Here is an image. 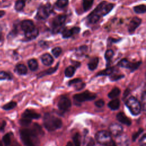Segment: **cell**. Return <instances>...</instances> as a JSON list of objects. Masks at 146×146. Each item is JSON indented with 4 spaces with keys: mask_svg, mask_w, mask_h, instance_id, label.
Segmentation results:
<instances>
[{
    "mask_svg": "<svg viewBox=\"0 0 146 146\" xmlns=\"http://www.w3.org/2000/svg\"><path fill=\"white\" fill-rule=\"evenodd\" d=\"M51 11L52 7L50 3H47L45 5H42L38 8L36 18L38 19L44 20L49 17Z\"/></svg>",
    "mask_w": 146,
    "mask_h": 146,
    "instance_id": "6",
    "label": "cell"
},
{
    "mask_svg": "<svg viewBox=\"0 0 146 146\" xmlns=\"http://www.w3.org/2000/svg\"><path fill=\"white\" fill-rule=\"evenodd\" d=\"M94 0H83L82 5L83 9L84 11L89 10L92 7Z\"/></svg>",
    "mask_w": 146,
    "mask_h": 146,
    "instance_id": "27",
    "label": "cell"
},
{
    "mask_svg": "<svg viewBox=\"0 0 146 146\" xmlns=\"http://www.w3.org/2000/svg\"><path fill=\"white\" fill-rule=\"evenodd\" d=\"M72 140L74 141V146H80V136L78 133L74 135Z\"/></svg>",
    "mask_w": 146,
    "mask_h": 146,
    "instance_id": "34",
    "label": "cell"
},
{
    "mask_svg": "<svg viewBox=\"0 0 146 146\" xmlns=\"http://www.w3.org/2000/svg\"><path fill=\"white\" fill-rule=\"evenodd\" d=\"M129 92H130V90L129 89L127 88L125 90L124 92V94H123V99H125V98H127L128 96V95L129 94Z\"/></svg>",
    "mask_w": 146,
    "mask_h": 146,
    "instance_id": "46",
    "label": "cell"
},
{
    "mask_svg": "<svg viewBox=\"0 0 146 146\" xmlns=\"http://www.w3.org/2000/svg\"><path fill=\"white\" fill-rule=\"evenodd\" d=\"M113 55H114V52L111 49H108L106 51L105 54H104V58L107 62L106 66L107 65V64L108 63H110L111 62Z\"/></svg>",
    "mask_w": 146,
    "mask_h": 146,
    "instance_id": "29",
    "label": "cell"
},
{
    "mask_svg": "<svg viewBox=\"0 0 146 146\" xmlns=\"http://www.w3.org/2000/svg\"><path fill=\"white\" fill-rule=\"evenodd\" d=\"M119 136V138L117 139V144L120 145H127L128 141V139L127 136Z\"/></svg>",
    "mask_w": 146,
    "mask_h": 146,
    "instance_id": "33",
    "label": "cell"
},
{
    "mask_svg": "<svg viewBox=\"0 0 146 146\" xmlns=\"http://www.w3.org/2000/svg\"><path fill=\"white\" fill-rule=\"evenodd\" d=\"M98 63H99V58L98 57L92 58L87 64L88 69L91 71L95 70L97 68Z\"/></svg>",
    "mask_w": 146,
    "mask_h": 146,
    "instance_id": "20",
    "label": "cell"
},
{
    "mask_svg": "<svg viewBox=\"0 0 146 146\" xmlns=\"http://www.w3.org/2000/svg\"><path fill=\"white\" fill-rule=\"evenodd\" d=\"M82 82V80L80 78H75V79H74L72 80H71L70 81H69L68 83V86H72V85H74L76 83H78L79 82Z\"/></svg>",
    "mask_w": 146,
    "mask_h": 146,
    "instance_id": "41",
    "label": "cell"
},
{
    "mask_svg": "<svg viewBox=\"0 0 146 146\" xmlns=\"http://www.w3.org/2000/svg\"><path fill=\"white\" fill-rule=\"evenodd\" d=\"M96 95L94 93H91L88 91H86L82 93L75 94L73 98L78 102H83L88 100H92L96 98Z\"/></svg>",
    "mask_w": 146,
    "mask_h": 146,
    "instance_id": "10",
    "label": "cell"
},
{
    "mask_svg": "<svg viewBox=\"0 0 146 146\" xmlns=\"http://www.w3.org/2000/svg\"><path fill=\"white\" fill-rule=\"evenodd\" d=\"M14 71L19 75H25L27 74V68L24 64L18 63L16 64Z\"/></svg>",
    "mask_w": 146,
    "mask_h": 146,
    "instance_id": "17",
    "label": "cell"
},
{
    "mask_svg": "<svg viewBox=\"0 0 146 146\" xmlns=\"http://www.w3.org/2000/svg\"><path fill=\"white\" fill-rule=\"evenodd\" d=\"M29 68L31 71H35L38 68V63L35 59H30L27 62Z\"/></svg>",
    "mask_w": 146,
    "mask_h": 146,
    "instance_id": "22",
    "label": "cell"
},
{
    "mask_svg": "<svg viewBox=\"0 0 146 146\" xmlns=\"http://www.w3.org/2000/svg\"><path fill=\"white\" fill-rule=\"evenodd\" d=\"M120 90L118 87H114L108 94V96L109 98L113 99L117 96H119L120 94Z\"/></svg>",
    "mask_w": 146,
    "mask_h": 146,
    "instance_id": "28",
    "label": "cell"
},
{
    "mask_svg": "<svg viewBox=\"0 0 146 146\" xmlns=\"http://www.w3.org/2000/svg\"><path fill=\"white\" fill-rule=\"evenodd\" d=\"M95 139L99 143L103 145H107L112 141L110 133L104 130L98 132L95 135Z\"/></svg>",
    "mask_w": 146,
    "mask_h": 146,
    "instance_id": "9",
    "label": "cell"
},
{
    "mask_svg": "<svg viewBox=\"0 0 146 146\" xmlns=\"http://www.w3.org/2000/svg\"><path fill=\"white\" fill-rule=\"evenodd\" d=\"M141 19H140L139 17H135L132 18L128 26V32L129 33H133L135 31V30L140 26V25L141 23Z\"/></svg>",
    "mask_w": 146,
    "mask_h": 146,
    "instance_id": "13",
    "label": "cell"
},
{
    "mask_svg": "<svg viewBox=\"0 0 146 146\" xmlns=\"http://www.w3.org/2000/svg\"><path fill=\"white\" fill-rule=\"evenodd\" d=\"M108 106L112 110H116L120 107V100L118 99H115L108 103Z\"/></svg>",
    "mask_w": 146,
    "mask_h": 146,
    "instance_id": "25",
    "label": "cell"
},
{
    "mask_svg": "<svg viewBox=\"0 0 146 146\" xmlns=\"http://www.w3.org/2000/svg\"><path fill=\"white\" fill-rule=\"evenodd\" d=\"M13 76L10 72L5 71H0V80H11Z\"/></svg>",
    "mask_w": 146,
    "mask_h": 146,
    "instance_id": "23",
    "label": "cell"
},
{
    "mask_svg": "<svg viewBox=\"0 0 146 146\" xmlns=\"http://www.w3.org/2000/svg\"><path fill=\"white\" fill-rule=\"evenodd\" d=\"M26 0H17L14 5V9L19 12L21 11L25 7Z\"/></svg>",
    "mask_w": 146,
    "mask_h": 146,
    "instance_id": "24",
    "label": "cell"
},
{
    "mask_svg": "<svg viewBox=\"0 0 146 146\" xmlns=\"http://www.w3.org/2000/svg\"><path fill=\"white\" fill-rule=\"evenodd\" d=\"M143 132V128H140L137 132H136L135 133H134L133 135H132V140L133 141H135V140L137 139V138L139 137V136Z\"/></svg>",
    "mask_w": 146,
    "mask_h": 146,
    "instance_id": "38",
    "label": "cell"
},
{
    "mask_svg": "<svg viewBox=\"0 0 146 146\" xmlns=\"http://www.w3.org/2000/svg\"><path fill=\"white\" fill-rule=\"evenodd\" d=\"M68 5V0H57L55 5L59 9H63Z\"/></svg>",
    "mask_w": 146,
    "mask_h": 146,
    "instance_id": "32",
    "label": "cell"
},
{
    "mask_svg": "<svg viewBox=\"0 0 146 146\" xmlns=\"http://www.w3.org/2000/svg\"><path fill=\"white\" fill-rule=\"evenodd\" d=\"M40 116V114L32 111L30 110H26L25 112L22 113V117L26 118L29 119H37L39 118Z\"/></svg>",
    "mask_w": 146,
    "mask_h": 146,
    "instance_id": "15",
    "label": "cell"
},
{
    "mask_svg": "<svg viewBox=\"0 0 146 146\" xmlns=\"http://www.w3.org/2000/svg\"><path fill=\"white\" fill-rule=\"evenodd\" d=\"M5 126H6V122H5V121H3V123H2V124L1 127V128H0L1 131H3V129H4L5 127Z\"/></svg>",
    "mask_w": 146,
    "mask_h": 146,
    "instance_id": "51",
    "label": "cell"
},
{
    "mask_svg": "<svg viewBox=\"0 0 146 146\" xmlns=\"http://www.w3.org/2000/svg\"><path fill=\"white\" fill-rule=\"evenodd\" d=\"M62 48L59 47H54L51 50V52L52 54H53V55L56 58H57L62 53Z\"/></svg>",
    "mask_w": 146,
    "mask_h": 146,
    "instance_id": "35",
    "label": "cell"
},
{
    "mask_svg": "<svg viewBox=\"0 0 146 146\" xmlns=\"http://www.w3.org/2000/svg\"><path fill=\"white\" fill-rule=\"evenodd\" d=\"M66 19L65 15H59L55 17L51 23L52 33H58L60 31Z\"/></svg>",
    "mask_w": 146,
    "mask_h": 146,
    "instance_id": "7",
    "label": "cell"
},
{
    "mask_svg": "<svg viewBox=\"0 0 146 146\" xmlns=\"http://www.w3.org/2000/svg\"><path fill=\"white\" fill-rule=\"evenodd\" d=\"M2 36H3V32H2V27L1 26H0V42L2 39Z\"/></svg>",
    "mask_w": 146,
    "mask_h": 146,
    "instance_id": "50",
    "label": "cell"
},
{
    "mask_svg": "<svg viewBox=\"0 0 146 146\" xmlns=\"http://www.w3.org/2000/svg\"><path fill=\"white\" fill-rule=\"evenodd\" d=\"M0 146H3V144H2V142L1 141H0Z\"/></svg>",
    "mask_w": 146,
    "mask_h": 146,
    "instance_id": "54",
    "label": "cell"
},
{
    "mask_svg": "<svg viewBox=\"0 0 146 146\" xmlns=\"http://www.w3.org/2000/svg\"><path fill=\"white\" fill-rule=\"evenodd\" d=\"M113 6L114 5L113 3H108L106 1H102L91 12V13L101 18L102 17L105 16L110 13V11L113 9Z\"/></svg>",
    "mask_w": 146,
    "mask_h": 146,
    "instance_id": "4",
    "label": "cell"
},
{
    "mask_svg": "<svg viewBox=\"0 0 146 146\" xmlns=\"http://www.w3.org/2000/svg\"><path fill=\"white\" fill-rule=\"evenodd\" d=\"M87 50V46L86 45H83V46H80L78 49L77 50V51H78L79 52H80V54L83 55L84 54Z\"/></svg>",
    "mask_w": 146,
    "mask_h": 146,
    "instance_id": "40",
    "label": "cell"
},
{
    "mask_svg": "<svg viewBox=\"0 0 146 146\" xmlns=\"http://www.w3.org/2000/svg\"><path fill=\"white\" fill-rule=\"evenodd\" d=\"M21 139L26 146H35L37 135L32 130L23 129L20 131Z\"/></svg>",
    "mask_w": 146,
    "mask_h": 146,
    "instance_id": "3",
    "label": "cell"
},
{
    "mask_svg": "<svg viewBox=\"0 0 146 146\" xmlns=\"http://www.w3.org/2000/svg\"><path fill=\"white\" fill-rule=\"evenodd\" d=\"M125 104L133 115H137L140 113L141 110V106L140 103L136 98L133 96L129 97L126 100Z\"/></svg>",
    "mask_w": 146,
    "mask_h": 146,
    "instance_id": "5",
    "label": "cell"
},
{
    "mask_svg": "<svg viewBox=\"0 0 146 146\" xmlns=\"http://www.w3.org/2000/svg\"><path fill=\"white\" fill-rule=\"evenodd\" d=\"M108 40L110 41V43H116V42L120 41V39H115V38L113 39V38H109Z\"/></svg>",
    "mask_w": 146,
    "mask_h": 146,
    "instance_id": "47",
    "label": "cell"
},
{
    "mask_svg": "<svg viewBox=\"0 0 146 146\" xmlns=\"http://www.w3.org/2000/svg\"><path fill=\"white\" fill-rule=\"evenodd\" d=\"M66 146H74V145H73V144H72L71 142L68 141V142L67 143V144Z\"/></svg>",
    "mask_w": 146,
    "mask_h": 146,
    "instance_id": "53",
    "label": "cell"
},
{
    "mask_svg": "<svg viewBox=\"0 0 146 146\" xmlns=\"http://www.w3.org/2000/svg\"><path fill=\"white\" fill-rule=\"evenodd\" d=\"M124 77V75H111L110 79L111 81H116Z\"/></svg>",
    "mask_w": 146,
    "mask_h": 146,
    "instance_id": "39",
    "label": "cell"
},
{
    "mask_svg": "<svg viewBox=\"0 0 146 146\" xmlns=\"http://www.w3.org/2000/svg\"><path fill=\"white\" fill-rule=\"evenodd\" d=\"M107 146H117V145L114 141H111V142H110L108 144H107Z\"/></svg>",
    "mask_w": 146,
    "mask_h": 146,
    "instance_id": "49",
    "label": "cell"
},
{
    "mask_svg": "<svg viewBox=\"0 0 146 146\" xmlns=\"http://www.w3.org/2000/svg\"><path fill=\"white\" fill-rule=\"evenodd\" d=\"M134 11L137 14L144 13L146 11V6L145 5H139L133 7Z\"/></svg>",
    "mask_w": 146,
    "mask_h": 146,
    "instance_id": "30",
    "label": "cell"
},
{
    "mask_svg": "<svg viewBox=\"0 0 146 146\" xmlns=\"http://www.w3.org/2000/svg\"><path fill=\"white\" fill-rule=\"evenodd\" d=\"M110 133L115 137H118L121 135L123 128L121 125L117 123H112L109 127Z\"/></svg>",
    "mask_w": 146,
    "mask_h": 146,
    "instance_id": "11",
    "label": "cell"
},
{
    "mask_svg": "<svg viewBox=\"0 0 146 146\" xmlns=\"http://www.w3.org/2000/svg\"><path fill=\"white\" fill-rule=\"evenodd\" d=\"M72 63H74V64H75V65L74 66V67H75V68L79 67H80V63H79V62H78L74 61V62H72Z\"/></svg>",
    "mask_w": 146,
    "mask_h": 146,
    "instance_id": "48",
    "label": "cell"
},
{
    "mask_svg": "<svg viewBox=\"0 0 146 146\" xmlns=\"http://www.w3.org/2000/svg\"><path fill=\"white\" fill-rule=\"evenodd\" d=\"M6 14V12L4 10H0V18H2Z\"/></svg>",
    "mask_w": 146,
    "mask_h": 146,
    "instance_id": "52",
    "label": "cell"
},
{
    "mask_svg": "<svg viewBox=\"0 0 146 146\" xmlns=\"http://www.w3.org/2000/svg\"><path fill=\"white\" fill-rule=\"evenodd\" d=\"M116 118L119 122L124 124H125L127 125H130L131 124V120L128 117H127L123 112L118 113L116 115Z\"/></svg>",
    "mask_w": 146,
    "mask_h": 146,
    "instance_id": "18",
    "label": "cell"
},
{
    "mask_svg": "<svg viewBox=\"0 0 146 146\" xmlns=\"http://www.w3.org/2000/svg\"><path fill=\"white\" fill-rule=\"evenodd\" d=\"M95 104L96 107L100 108L104 106V101L103 99H99L95 102Z\"/></svg>",
    "mask_w": 146,
    "mask_h": 146,
    "instance_id": "42",
    "label": "cell"
},
{
    "mask_svg": "<svg viewBox=\"0 0 146 146\" xmlns=\"http://www.w3.org/2000/svg\"><path fill=\"white\" fill-rule=\"evenodd\" d=\"M145 135H144L143 137L140 139L139 143L141 146H146V140H145Z\"/></svg>",
    "mask_w": 146,
    "mask_h": 146,
    "instance_id": "43",
    "label": "cell"
},
{
    "mask_svg": "<svg viewBox=\"0 0 146 146\" xmlns=\"http://www.w3.org/2000/svg\"><path fill=\"white\" fill-rule=\"evenodd\" d=\"M43 125L48 131H54L62 127V121L60 119L46 113L43 117Z\"/></svg>",
    "mask_w": 146,
    "mask_h": 146,
    "instance_id": "2",
    "label": "cell"
},
{
    "mask_svg": "<svg viewBox=\"0 0 146 146\" xmlns=\"http://www.w3.org/2000/svg\"><path fill=\"white\" fill-rule=\"evenodd\" d=\"M2 141L5 143L6 145H9L11 143V138H10V133H7L5 134L2 138Z\"/></svg>",
    "mask_w": 146,
    "mask_h": 146,
    "instance_id": "36",
    "label": "cell"
},
{
    "mask_svg": "<svg viewBox=\"0 0 146 146\" xmlns=\"http://www.w3.org/2000/svg\"><path fill=\"white\" fill-rule=\"evenodd\" d=\"M59 63L58 62L55 67L49 68H48L47 70H44V71L39 73V74L38 75V78H41V77H42V76H45L46 75H51V74L54 73V72L58 70V66H59Z\"/></svg>",
    "mask_w": 146,
    "mask_h": 146,
    "instance_id": "19",
    "label": "cell"
},
{
    "mask_svg": "<svg viewBox=\"0 0 146 146\" xmlns=\"http://www.w3.org/2000/svg\"><path fill=\"white\" fill-rule=\"evenodd\" d=\"M76 68L73 66H70L67 67L64 70V75L67 78H71L73 76L75 72Z\"/></svg>",
    "mask_w": 146,
    "mask_h": 146,
    "instance_id": "26",
    "label": "cell"
},
{
    "mask_svg": "<svg viewBox=\"0 0 146 146\" xmlns=\"http://www.w3.org/2000/svg\"><path fill=\"white\" fill-rule=\"evenodd\" d=\"M16 106H17V103L14 101H11L9 103L5 104V105H3L2 108L4 110L9 111V110H11L14 108Z\"/></svg>",
    "mask_w": 146,
    "mask_h": 146,
    "instance_id": "31",
    "label": "cell"
},
{
    "mask_svg": "<svg viewBox=\"0 0 146 146\" xmlns=\"http://www.w3.org/2000/svg\"><path fill=\"white\" fill-rule=\"evenodd\" d=\"M141 100H142V102H143V110H145V92H143V95L141 96Z\"/></svg>",
    "mask_w": 146,
    "mask_h": 146,
    "instance_id": "45",
    "label": "cell"
},
{
    "mask_svg": "<svg viewBox=\"0 0 146 146\" xmlns=\"http://www.w3.org/2000/svg\"><path fill=\"white\" fill-rule=\"evenodd\" d=\"M71 106V100L65 96H63L60 98L58 103V107L59 109L63 111H67L68 109L70 108Z\"/></svg>",
    "mask_w": 146,
    "mask_h": 146,
    "instance_id": "12",
    "label": "cell"
},
{
    "mask_svg": "<svg viewBox=\"0 0 146 146\" xmlns=\"http://www.w3.org/2000/svg\"><path fill=\"white\" fill-rule=\"evenodd\" d=\"M141 63L142 62L141 60L137 62H130L128 60L124 58L120 60L117 65L119 67L128 68L131 70V72H133L139 67Z\"/></svg>",
    "mask_w": 146,
    "mask_h": 146,
    "instance_id": "8",
    "label": "cell"
},
{
    "mask_svg": "<svg viewBox=\"0 0 146 146\" xmlns=\"http://www.w3.org/2000/svg\"><path fill=\"white\" fill-rule=\"evenodd\" d=\"M80 31V29L79 27H74L73 28L71 29H64L62 30V37L64 39L70 38L73 35L78 34Z\"/></svg>",
    "mask_w": 146,
    "mask_h": 146,
    "instance_id": "14",
    "label": "cell"
},
{
    "mask_svg": "<svg viewBox=\"0 0 146 146\" xmlns=\"http://www.w3.org/2000/svg\"><path fill=\"white\" fill-rule=\"evenodd\" d=\"M20 27L24 33L25 38L28 40L35 39L39 35L38 29L31 20L26 19L22 21L20 23Z\"/></svg>",
    "mask_w": 146,
    "mask_h": 146,
    "instance_id": "1",
    "label": "cell"
},
{
    "mask_svg": "<svg viewBox=\"0 0 146 146\" xmlns=\"http://www.w3.org/2000/svg\"><path fill=\"white\" fill-rule=\"evenodd\" d=\"M95 145V141L92 138H90L87 140V143L84 145V146H94Z\"/></svg>",
    "mask_w": 146,
    "mask_h": 146,
    "instance_id": "44",
    "label": "cell"
},
{
    "mask_svg": "<svg viewBox=\"0 0 146 146\" xmlns=\"http://www.w3.org/2000/svg\"><path fill=\"white\" fill-rule=\"evenodd\" d=\"M40 59L42 60V63L46 66H51L54 62V59L52 57V56L48 54V53H45L43 54L40 56Z\"/></svg>",
    "mask_w": 146,
    "mask_h": 146,
    "instance_id": "16",
    "label": "cell"
},
{
    "mask_svg": "<svg viewBox=\"0 0 146 146\" xmlns=\"http://www.w3.org/2000/svg\"><path fill=\"white\" fill-rule=\"evenodd\" d=\"M115 68L113 67H108L106 69L100 71V72H98L96 75V76H110L114 72Z\"/></svg>",
    "mask_w": 146,
    "mask_h": 146,
    "instance_id": "21",
    "label": "cell"
},
{
    "mask_svg": "<svg viewBox=\"0 0 146 146\" xmlns=\"http://www.w3.org/2000/svg\"><path fill=\"white\" fill-rule=\"evenodd\" d=\"M31 120L26 119V118H23V117H22V119H21V120H19L20 124L23 126H27L29 125L31 123Z\"/></svg>",
    "mask_w": 146,
    "mask_h": 146,
    "instance_id": "37",
    "label": "cell"
}]
</instances>
